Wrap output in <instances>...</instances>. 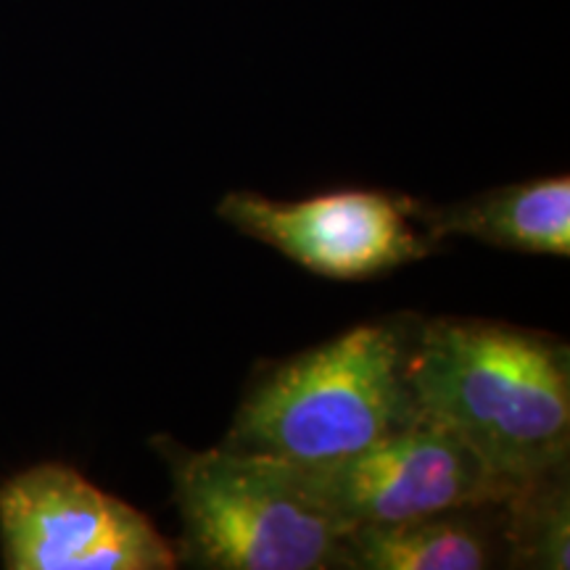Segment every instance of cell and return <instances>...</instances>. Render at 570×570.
<instances>
[{"mask_svg": "<svg viewBox=\"0 0 570 570\" xmlns=\"http://www.w3.org/2000/svg\"><path fill=\"white\" fill-rule=\"evenodd\" d=\"M415 410L452 431L497 479L520 487L568 462L570 362L560 341L487 320L412 327Z\"/></svg>", "mask_w": 570, "mask_h": 570, "instance_id": "1", "label": "cell"}, {"mask_svg": "<svg viewBox=\"0 0 570 570\" xmlns=\"http://www.w3.org/2000/svg\"><path fill=\"white\" fill-rule=\"evenodd\" d=\"M412 325L367 323L283 362L244 399L225 446L317 465L360 452L415 415Z\"/></svg>", "mask_w": 570, "mask_h": 570, "instance_id": "2", "label": "cell"}, {"mask_svg": "<svg viewBox=\"0 0 570 570\" xmlns=\"http://www.w3.org/2000/svg\"><path fill=\"white\" fill-rule=\"evenodd\" d=\"M183 518L188 566L206 570L341 568L348 529L298 479L294 462L217 446L194 452L161 436Z\"/></svg>", "mask_w": 570, "mask_h": 570, "instance_id": "3", "label": "cell"}, {"mask_svg": "<svg viewBox=\"0 0 570 570\" xmlns=\"http://www.w3.org/2000/svg\"><path fill=\"white\" fill-rule=\"evenodd\" d=\"M9 570H173L177 552L151 520L80 470L40 462L0 487Z\"/></svg>", "mask_w": 570, "mask_h": 570, "instance_id": "4", "label": "cell"}, {"mask_svg": "<svg viewBox=\"0 0 570 570\" xmlns=\"http://www.w3.org/2000/svg\"><path fill=\"white\" fill-rule=\"evenodd\" d=\"M296 470L306 491L348 531L502 502L518 489L489 473L452 431L417 410L407 423L348 458Z\"/></svg>", "mask_w": 570, "mask_h": 570, "instance_id": "5", "label": "cell"}, {"mask_svg": "<svg viewBox=\"0 0 570 570\" xmlns=\"http://www.w3.org/2000/svg\"><path fill=\"white\" fill-rule=\"evenodd\" d=\"M217 214L235 230L331 281H367L423 259L436 246L423 204L383 190H341L302 202L233 190Z\"/></svg>", "mask_w": 570, "mask_h": 570, "instance_id": "6", "label": "cell"}, {"mask_svg": "<svg viewBox=\"0 0 570 570\" xmlns=\"http://www.w3.org/2000/svg\"><path fill=\"white\" fill-rule=\"evenodd\" d=\"M499 566H510L504 499L396 523L354 525L341 544V568L352 570H483Z\"/></svg>", "mask_w": 570, "mask_h": 570, "instance_id": "7", "label": "cell"}, {"mask_svg": "<svg viewBox=\"0 0 570 570\" xmlns=\"http://www.w3.org/2000/svg\"><path fill=\"white\" fill-rule=\"evenodd\" d=\"M431 238L468 235L481 244L523 254L570 256V177L504 185L468 202L431 209L423 204Z\"/></svg>", "mask_w": 570, "mask_h": 570, "instance_id": "8", "label": "cell"}, {"mask_svg": "<svg viewBox=\"0 0 570 570\" xmlns=\"http://www.w3.org/2000/svg\"><path fill=\"white\" fill-rule=\"evenodd\" d=\"M508 510L510 566L568 570L570 566V499L568 462L520 483L504 499Z\"/></svg>", "mask_w": 570, "mask_h": 570, "instance_id": "9", "label": "cell"}]
</instances>
